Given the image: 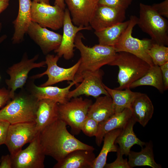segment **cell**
Wrapping results in <instances>:
<instances>
[{
    "instance_id": "cell-17",
    "label": "cell",
    "mask_w": 168,
    "mask_h": 168,
    "mask_svg": "<svg viewBox=\"0 0 168 168\" xmlns=\"http://www.w3.org/2000/svg\"><path fill=\"white\" fill-rule=\"evenodd\" d=\"M99 0H64L76 26H90L91 19L99 3Z\"/></svg>"
},
{
    "instance_id": "cell-4",
    "label": "cell",
    "mask_w": 168,
    "mask_h": 168,
    "mask_svg": "<svg viewBox=\"0 0 168 168\" xmlns=\"http://www.w3.org/2000/svg\"><path fill=\"white\" fill-rule=\"evenodd\" d=\"M109 65L119 68L118 82L119 86L115 88L118 90L129 88L130 85L143 76L151 66L139 58L125 52H117L115 58Z\"/></svg>"
},
{
    "instance_id": "cell-8",
    "label": "cell",
    "mask_w": 168,
    "mask_h": 168,
    "mask_svg": "<svg viewBox=\"0 0 168 168\" xmlns=\"http://www.w3.org/2000/svg\"><path fill=\"white\" fill-rule=\"evenodd\" d=\"M39 57L37 54L31 59H28L26 54H24L21 60L9 67L7 72L10 76L5 82L10 91V96L12 99L15 95V91L18 88L22 89L26 83L30 71L35 68L44 67L45 61L35 63Z\"/></svg>"
},
{
    "instance_id": "cell-10",
    "label": "cell",
    "mask_w": 168,
    "mask_h": 168,
    "mask_svg": "<svg viewBox=\"0 0 168 168\" xmlns=\"http://www.w3.org/2000/svg\"><path fill=\"white\" fill-rule=\"evenodd\" d=\"M39 133L35 122L10 124L5 144L10 154L14 156L25 144L33 141Z\"/></svg>"
},
{
    "instance_id": "cell-27",
    "label": "cell",
    "mask_w": 168,
    "mask_h": 168,
    "mask_svg": "<svg viewBox=\"0 0 168 168\" xmlns=\"http://www.w3.org/2000/svg\"><path fill=\"white\" fill-rule=\"evenodd\" d=\"M103 86L112 99L115 113L120 112L126 108L130 109L133 101L143 94L133 91L130 88L118 90L111 89L104 83Z\"/></svg>"
},
{
    "instance_id": "cell-1",
    "label": "cell",
    "mask_w": 168,
    "mask_h": 168,
    "mask_svg": "<svg viewBox=\"0 0 168 168\" xmlns=\"http://www.w3.org/2000/svg\"><path fill=\"white\" fill-rule=\"evenodd\" d=\"M67 125L58 118L39 132L40 144L45 156L58 161L76 150L94 151L93 146L83 143L71 134Z\"/></svg>"
},
{
    "instance_id": "cell-39",
    "label": "cell",
    "mask_w": 168,
    "mask_h": 168,
    "mask_svg": "<svg viewBox=\"0 0 168 168\" xmlns=\"http://www.w3.org/2000/svg\"><path fill=\"white\" fill-rule=\"evenodd\" d=\"M161 72L164 91L168 89V62L160 66Z\"/></svg>"
},
{
    "instance_id": "cell-12",
    "label": "cell",
    "mask_w": 168,
    "mask_h": 168,
    "mask_svg": "<svg viewBox=\"0 0 168 168\" xmlns=\"http://www.w3.org/2000/svg\"><path fill=\"white\" fill-rule=\"evenodd\" d=\"M104 75L103 71L100 69L94 71L83 72L79 79V82L81 83L78 84L75 89L69 91L68 99L83 95L96 98L102 94L109 95L102 82Z\"/></svg>"
},
{
    "instance_id": "cell-25",
    "label": "cell",
    "mask_w": 168,
    "mask_h": 168,
    "mask_svg": "<svg viewBox=\"0 0 168 168\" xmlns=\"http://www.w3.org/2000/svg\"><path fill=\"white\" fill-rule=\"evenodd\" d=\"M89 107L87 116L92 118L99 123L103 122L115 113L112 99L109 95L96 98Z\"/></svg>"
},
{
    "instance_id": "cell-15",
    "label": "cell",
    "mask_w": 168,
    "mask_h": 168,
    "mask_svg": "<svg viewBox=\"0 0 168 168\" xmlns=\"http://www.w3.org/2000/svg\"><path fill=\"white\" fill-rule=\"evenodd\" d=\"M126 10L98 4L90 22L95 31H99L122 22L126 18Z\"/></svg>"
},
{
    "instance_id": "cell-14",
    "label": "cell",
    "mask_w": 168,
    "mask_h": 168,
    "mask_svg": "<svg viewBox=\"0 0 168 168\" xmlns=\"http://www.w3.org/2000/svg\"><path fill=\"white\" fill-rule=\"evenodd\" d=\"M63 35L60 45L54 51L59 58L62 56L66 60H69L74 55V41L77 34L83 30H91V27L74 26L73 24L70 13L68 8L64 10L63 25Z\"/></svg>"
},
{
    "instance_id": "cell-21",
    "label": "cell",
    "mask_w": 168,
    "mask_h": 168,
    "mask_svg": "<svg viewBox=\"0 0 168 168\" xmlns=\"http://www.w3.org/2000/svg\"><path fill=\"white\" fill-rule=\"evenodd\" d=\"M131 117V109L126 108L120 112L115 113L105 120L99 123L98 132L95 136L96 145L100 146L106 133L115 129L122 128Z\"/></svg>"
},
{
    "instance_id": "cell-32",
    "label": "cell",
    "mask_w": 168,
    "mask_h": 168,
    "mask_svg": "<svg viewBox=\"0 0 168 168\" xmlns=\"http://www.w3.org/2000/svg\"><path fill=\"white\" fill-rule=\"evenodd\" d=\"M99 123L92 118L86 117L81 128V131L89 137L96 136L98 132Z\"/></svg>"
},
{
    "instance_id": "cell-30",
    "label": "cell",
    "mask_w": 168,
    "mask_h": 168,
    "mask_svg": "<svg viewBox=\"0 0 168 168\" xmlns=\"http://www.w3.org/2000/svg\"><path fill=\"white\" fill-rule=\"evenodd\" d=\"M150 86L155 87L161 93L164 91L161 72L159 66H150L146 73L142 77L132 83L129 88L141 86Z\"/></svg>"
},
{
    "instance_id": "cell-26",
    "label": "cell",
    "mask_w": 168,
    "mask_h": 168,
    "mask_svg": "<svg viewBox=\"0 0 168 168\" xmlns=\"http://www.w3.org/2000/svg\"><path fill=\"white\" fill-rule=\"evenodd\" d=\"M145 146L139 152L130 151L128 155V163L130 168L144 166L152 168H161V165L155 161L152 142H146Z\"/></svg>"
},
{
    "instance_id": "cell-42",
    "label": "cell",
    "mask_w": 168,
    "mask_h": 168,
    "mask_svg": "<svg viewBox=\"0 0 168 168\" xmlns=\"http://www.w3.org/2000/svg\"><path fill=\"white\" fill-rule=\"evenodd\" d=\"M33 1L40 3H44L47 4H49V0H33Z\"/></svg>"
},
{
    "instance_id": "cell-37",
    "label": "cell",
    "mask_w": 168,
    "mask_h": 168,
    "mask_svg": "<svg viewBox=\"0 0 168 168\" xmlns=\"http://www.w3.org/2000/svg\"><path fill=\"white\" fill-rule=\"evenodd\" d=\"M11 100L10 91L5 87L0 88V108L3 107Z\"/></svg>"
},
{
    "instance_id": "cell-36",
    "label": "cell",
    "mask_w": 168,
    "mask_h": 168,
    "mask_svg": "<svg viewBox=\"0 0 168 168\" xmlns=\"http://www.w3.org/2000/svg\"><path fill=\"white\" fill-rule=\"evenodd\" d=\"M10 125L7 121L0 120V146L5 144Z\"/></svg>"
},
{
    "instance_id": "cell-6",
    "label": "cell",
    "mask_w": 168,
    "mask_h": 168,
    "mask_svg": "<svg viewBox=\"0 0 168 168\" xmlns=\"http://www.w3.org/2000/svg\"><path fill=\"white\" fill-rule=\"evenodd\" d=\"M138 19L135 16L130 17L128 27L114 47L117 53L125 52L131 53L152 66L154 65L147 52L154 42L151 39L140 40L132 35L133 28L137 25Z\"/></svg>"
},
{
    "instance_id": "cell-29",
    "label": "cell",
    "mask_w": 168,
    "mask_h": 168,
    "mask_svg": "<svg viewBox=\"0 0 168 168\" xmlns=\"http://www.w3.org/2000/svg\"><path fill=\"white\" fill-rule=\"evenodd\" d=\"M122 128L115 129L106 133L104 136L102 148L94 161L92 168H103L106 163L109 152H116L119 147L115 144V140L121 133Z\"/></svg>"
},
{
    "instance_id": "cell-3",
    "label": "cell",
    "mask_w": 168,
    "mask_h": 168,
    "mask_svg": "<svg viewBox=\"0 0 168 168\" xmlns=\"http://www.w3.org/2000/svg\"><path fill=\"white\" fill-rule=\"evenodd\" d=\"M39 101L30 91L15 94L13 98L0 110V120L10 124L35 122Z\"/></svg>"
},
{
    "instance_id": "cell-23",
    "label": "cell",
    "mask_w": 168,
    "mask_h": 168,
    "mask_svg": "<svg viewBox=\"0 0 168 168\" xmlns=\"http://www.w3.org/2000/svg\"><path fill=\"white\" fill-rule=\"evenodd\" d=\"M130 109L132 118L143 127H145L151 119L154 111L152 101L148 96L144 93L133 101Z\"/></svg>"
},
{
    "instance_id": "cell-16",
    "label": "cell",
    "mask_w": 168,
    "mask_h": 168,
    "mask_svg": "<svg viewBox=\"0 0 168 168\" xmlns=\"http://www.w3.org/2000/svg\"><path fill=\"white\" fill-rule=\"evenodd\" d=\"M40 48L43 54L47 55L57 49L61 42L62 35L42 27L31 21L26 32Z\"/></svg>"
},
{
    "instance_id": "cell-35",
    "label": "cell",
    "mask_w": 168,
    "mask_h": 168,
    "mask_svg": "<svg viewBox=\"0 0 168 168\" xmlns=\"http://www.w3.org/2000/svg\"><path fill=\"white\" fill-rule=\"evenodd\" d=\"M152 6L160 15L168 18V0L154 4Z\"/></svg>"
},
{
    "instance_id": "cell-44",
    "label": "cell",
    "mask_w": 168,
    "mask_h": 168,
    "mask_svg": "<svg viewBox=\"0 0 168 168\" xmlns=\"http://www.w3.org/2000/svg\"><path fill=\"white\" fill-rule=\"evenodd\" d=\"M2 24L0 22V32L1 31V29H2Z\"/></svg>"
},
{
    "instance_id": "cell-43",
    "label": "cell",
    "mask_w": 168,
    "mask_h": 168,
    "mask_svg": "<svg viewBox=\"0 0 168 168\" xmlns=\"http://www.w3.org/2000/svg\"><path fill=\"white\" fill-rule=\"evenodd\" d=\"M7 38V35H4L0 37V44L2 43Z\"/></svg>"
},
{
    "instance_id": "cell-33",
    "label": "cell",
    "mask_w": 168,
    "mask_h": 168,
    "mask_svg": "<svg viewBox=\"0 0 168 168\" xmlns=\"http://www.w3.org/2000/svg\"><path fill=\"white\" fill-rule=\"evenodd\" d=\"M117 152V158L113 162L106 163L104 168H130L128 161L123 158V155L120 152L119 147Z\"/></svg>"
},
{
    "instance_id": "cell-13",
    "label": "cell",
    "mask_w": 168,
    "mask_h": 168,
    "mask_svg": "<svg viewBox=\"0 0 168 168\" xmlns=\"http://www.w3.org/2000/svg\"><path fill=\"white\" fill-rule=\"evenodd\" d=\"M39 134L25 149L12 156V168H44L45 155L40 146Z\"/></svg>"
},
{
    "instance_id": "cell-2",
    "label": "cell",
    "mask_w": 168,
    "mask_h": 168,
    "mask_svg": "<svg viewBox=\"0 0 168 168\" xmlns=\"http://www.w3.org/2000/svg\"><path fill=\"white\" fill-rule=\"evenodd\" d=\"M85 39L83 34L78 32L74 41L75 47L80 52L81 63L75 77L77 85L82 73L85 71H94L103 66L108 65L115 57L117 52L114 47L100 44L88 47L83 43Z\"/></svg>"
},
{
    "instance_id": "cell-38",
    "label": "cell",
    "mask_w": 168,
    "mask_h": 168,
    "mask_svg": "<svg viewBox=\"0 0 168 168\" xmlns=\"http://www.w3.org/2000/svg\"><path fill=\"white\" fill-rule=\"evenodd\" d=\"M12 163L10 154L3 155L0 158V168H12Z\"/></svg>"
},
{
    "instance_id": "cell-34",
    "label": "cell",
    "mask_w": 168,
    "mask_h": 168,
    "mask_svg": "<svg viewBox=\"0 0 168 168\" xmlns=\"http://www.w3.org/2000/svg\"><path fill=\"white\" fill-rule=\"evenodd\" d=\"M133 0H99L98 4L126 9Z\"/></svg>"
},
{
    "instance_id": "cell-31",
    "label": "cell",
    "mask_w": 168,
    "mask_h": 168,
    "mask_svg": "<svg viewBox=\"0 0 168 168\" xmlns=\"http://www.w3.org/2000/svg\"><path fill=\"white\" fill-rule=\"evenodd\" d=\"M147 52L154 65L160 66L168 62V48L165 45L154 43Z\"/></svg>"
},
{
    "instance_id": "cell-7",
    "label": "cell",
    "mask_w": 168,
    "mask_h": 168,
    "mask_svg": "<svg viewBox=\"0 0 168 168\" xmlns=\"http://www.w3.org/2000/svg\"><path fill=\"white\" fill-rule=\"evenodd\" d=\"M92 101L82 97L72 98L63 104H58L59 118L69 126L72 132L77 134L87 117Z\"/></svg>"
},
{
    "instance_id": "cell-11",
    "label": "cell",
    "mask_w": 168,
    "mask_h": 168,
    "mask_svg": "<svg viewBox=\"0 0 168 168\" xmlns=\"http://www.w3.org/2000/svg\"><path fill=\"white\" fill-rule=\"evenodd\" d=\"M59 58L57 55L47 54L45 61L47 66V70L42 73L32 76L31 78L35 79L47 75L48 77L47 80L40 85V86H51L64 81L74 82L76 86L75 77L81 63L80 59L72 67L68 68H64L58 65L57 63Z\"/></svg>"
},
{
    "instance_id": "cell-45",
    "label": "cell",
    "mask_w": 168,
    "mask_h": 168,
    "mask_svg": "<svg viewBox=\"0 0 168 168\" xmlns=\"http://www.w3.org/2000/svg\"><path fill=\"white\" fill-rule=\"evenodd\" d=\"M0 78H1V77H0Z\"/></svg>"
},
{
    "instance_id": "cell-9",
    "label": "cell",
    "mask_w": 168,
    "mask_h": 168,
    "mask_svg": "<svg viewBox=\"0 0 168 168\" xmlns=\"http://www.w3.org/2000/svg\"><path fill=\"white\" fill-rule=\"evenodd\" d=\"M64 10L54 5L32 1L31 8V21L40 26L57 30L63 27Z\"/></svg>"
},
{
    "instance_id": "cell-19",
    "label": "cell",
    "mask_w": 168,
    "mask_h": 168,
    "mask_svg": "<svg viewBox=\"0 0 168 168\" xmlns=\"http://www.w3.org/2000/svg\"><path fill=\"white\" fill-rule=\"evenodd\" d=\"M18 15L13 21L14 31L12 40L13 44H18L23 40L31 22V0H19Z\"/></svg>"
},
{
    "instance_id": "cell-24",
    "label": "cell",
    "mask_w": 168,
    "mask_h": 168,
    "mask_svg": "<svg viewBox=\"0 0 168 168\" xmlns=\"http://www.w3.org/2000/svg\"><path fill=\"white\" fill-rule=\"evenodd\" d=\"M136 123L132 117L122 128L115 140V144H119V148L123 155L128 156L134 145H138L142 148L146 144V142L139 139L134 132L133 127Z\"/></svg>"
},
{
    "instance_id": "cell-18",
    "label": "cell",
    "mask_w": 168,
    "mask_h": 168,
    "mask_svg": "<svg viewBox=\"0 0 168 168\" xmlns=\"http://www.w3.org/2000/svg\"><path fill=\"white\" fill-rule=\"evenodd\" d=\"M93 151L78 149L72 151L54 166V168H92L96 158Z\"/></svg>"
},
{
    "instance_id": "cell-5",
    "label": "cell",
    "mask_w": 168,
    "mask_h": 168,
    "mask_svg": "<svg viewBox=\"0 0 168 168\" xmlns=\"http://www.w3.org/2000/svg\"><path fill=\"white\" fill-rule=\"evenodd\" d=\"M137 25L155 43L168 44V22L152 6L140 3Z\"/></svg>"
},
{
    "instance_id": "cell-20",
    "label": "cell",
    "mask_w": 168,
    "mask_h": 168,
    "mask_svg": "<svg viewBox=\"0 0 168 168\" xmlns=\"http://www.w3.org/2000/svg\"><path fill=\"white\" fill-rule=\"evenodd\" d=\"M58 103L49 99H43L39 101L36 113L35 122L40 132L59 118Z\"/></svg>"
},
{
    "instance_id": "cell-28",
    "label": "cell",
    "mask_w": 168,
    "mask_h": 168,
    "mask_svg": "<svg viewBox=\"0 0 168 168\" xmlns=\"http://www.w3.org/2000/svg\"><path fill=\"white\" fill-rule=\"evenodd\" d=\"M129 20L123 21L94 33L98 38L99 44L101 45L114 47L128 27Z\"/></svg>"
},
{
    "instance_id": "cell-41",
    "label": "cell",
    "mask_w": 168,
    "mask_h": 168,
    "mask_svg": "<svg viewBox=\"0 0 168 168\" xmlns=\"http://www.w3.org/2000/svg\"><path fill=\"white\" fill-rule=\"evenodd\" d=\"M54 5H57L65 10L66 4L64 0H55Z\"/></svg>"
},
{
    "instance_id": "cell-22",
    "label": "cell",
    "mask_w": 168,
    "mask_h": 168,
    "mask_svg": "<svg viewBox=\"0 0 168 168\" xmlns=\"http://www.w3.org/2000/svg\"><path fill=\"white\" fill-rule=\"evenodd\" d=\"M69 85L64 88L50 86H37L33 84L30 92L38 100L43 99H49L54 100L59 104L64 103L69 100L68 95L69 90L76 84L74 82H69Z\"/></svg>"
},
{
    "instance_id": "cell-40",
    "label": "cell",
    "mask_w": 168,
    "mask_h": 168,
    "mask_svg": "<svg viewBox=\"0 0 168 168\" xmlns=\"http://www.w3.org/2000/svg\"><path fill=\"white\" fill-rule=\"evenodd\" d=\"M10 0H0V14L4 11L9 5Z\"/></svg>"
}]
</instances>
